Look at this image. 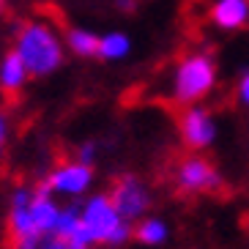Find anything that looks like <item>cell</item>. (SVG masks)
<instances>
[{
	"instance_id": "cell-1",
	"label": "cell",
	"mask_w": 249,
	"mask_h": 249,
	"mask_svg": "<svg viewBox=\"0 0 249 249\" xmlns=\"http://www.w3.org/2000/svg\"><path fill=\"white\" fill-rule=\"evenodd\" d=\"M14 50L25 60V66L33 77H47L63 63V47L58 36L52 33L50 25L44 22H25L17 30Z\"/></svg>"
},
{
	"instance_id": "cell-2",
	"label": "cell",
	"mask_w": 249,
	"mask_h": 249,
	"mask_svg": "<svg viewBox=\"0 0 249 249\" xmlns=\"http://www.w3.org/2000/svg\"><path fill=\"white\" fill-rule=\"evenodd\" d=\"M216 82V66L208 55H186L178 63L176 77H173V99L178 104H192L211 93Z\"/></svg>"
},
{
	"instance_id": "cell-3",
	"label": "cell",
	"mask_w": 249,
	"mask_h": 249,
	"mask_svg": "<svg viewBox=\"0 0 249 249\" xmlns=\"http://www.w3.org/2000/svg\"><path fill=\"white\" fill-rule=\"evenodd\" d=\"M82 222L88 225V230L93 233V241L99 244H110L118 247L124 244L129 235H132V227L124 222V216L118 213L115 203L110 200V195H99V197H90L82 208Z\"/></svg>"
},
{
	"instance_id": "cell-4",
	"label": "cell",
	"mask_w": 249,
	"mask_h": 249,
	"mask_svg": "<svg viewBox=\"0 0 249 249\" xmlns=\"http://www.w3.org/2000/svg\"><path fill=\"white\" fill-rule=\"evenodd\" d=\"M176 186L186 195H211L222 189V178L211 161L200 156H186L176 167Z\"/></svg>"
},
{
	"instance_id": "cell-5",
	"label": "cell",
	"mask_w": 249,
	"mask_h": 249,
	"mask_svg": "<svg viewBox=\"0 0 249 249\" xmlns=\"http://www.w3.org/2000/svg\"><path fill=\"white\" fill-rule=\"evenodd\" d=\"M110 200L115 203L118 213L124 216V222H134L142 216V211L148 208V192L145 186L137 181L134 176H124L112 183Z\"/></svg>"
},
{
	"instance_id": "cell-6",
	"label": "cell",
	"mask_w": 249,
	"mask_h": 249,
	"mask_svg": "<svg viewBox=\"0 0 249 249\" xmlns=\"http://www.w3.org/2000/svg\"><path fill=\"white\" fill-rule=\"evenodd\" d=\"M90 178H93L90 164H85V161H69V164H60L58 170H52L44 186L50 192H60V195H82V192L88 189Z\"/></svg>"
},
{
	"instance_id": "cell-7",
	"label": "cell",
	"mask_w": 249,
	"mask_h": 249,
	"mask_svg": "<svg viewBox=\"0 0 249 249\" xmlns=\"http://www.w3.org/2000/svg\"><path fill=\"white\" fill-rule=\"evenodd\" d=\"M178 126H181V140L186 142V148L211 145L213 134H216L213 121H211V112L203 110V107H189V110L181 115Z\"/></svg>"
},
{
	"instance_id": "cell-8",
	"label": "cell",
	"mask_w": 249,
	"mask_h": 249,
	"mask_svg": "<svg viewBox=\"0 0 249 249\" xmlns=\"http://www.w3.org/2000/svg\"><path fill=\"white\" fill-rule=\"evenodd\" d=\"M28 66H25V60L19 58V52L17 50H8L3 63H0V90L6 96L8 102L17 99V96L22 93V85L28 80Z\"/></svg>"
},
{
	"instance_id": "cell-9",
	"label": "cell",
	"mask_w": 249,
	"mask_h": 249,
	"mask_svg": "<svg viewBox=\"0 0 249 249\" xmlns=\"http://www.w3.org/2000/svg\"><path fill=\"white\" fill-rule=\"evenodd\" d=\"M30 216H33V225H36V230L41 235L55 233L58 219H60V211H58V205L52 203L47 186H38V189L33 192V200H30Z\"/></svg>"
},
{
	"instance_id": "cell-10",
	"label": "cell",
	"mask_w": 249,
	"mask_h": 249,
	"mask_svg": "<svg viewBox=\"0 0 249 249\" xmlns=\"http://www.w3.org/2000/svg\"><path fill=\"white\" fill-rule=\"evenodd\" d=\"M211 19L225 30L244 28L249 19V0H216L211 6Z\"/></svg>"
},
{
	"instance_id": "cell-11",
	"label": "cell",
	"mask_w": 249,
	"mask_h": 249,
	"mask_svg": "<svg viewBox=\"0 0 249 249\" xmlns=\"http://www.w3.org/2000/svg\"><path fill=\"white\" fill-rule=\"evenodd\" d=\"M99 44H102V38L88 33V30H69V47H71V52H77L82 58L99 55Z\"/></svg>"
},
{
	"instance_id": "cell-12",
	"label": "cell",
	"mask_w": 249,
	"mask_h": 249,
	"mask_svg": "<svg viewBox=\"0 0 249 249\" xmlns=\"http://www.w3.org/2000/svg\"><path fill=\"white\" fill-rule=\"evenodd\" d=\"M134 238L142 241V244H161L164 238H167V227L161 225L159 219H145V222H140L137 225Z\"/></svg>"
},
{
	"instance_id": "cell-13",
	"label": "cell",
	"mask_w": 249,
	"mask_h": 249,
	"mask_svg": "<svg viewBox=\"0 0 249 249\" xmlns=\"http://www.w3.org/2000/svg\"><path fill=\"white\" fill-rule=\"evenodd\" d=\"M126 52H129V38L121 36V33H110V36H104L102 44H99V55L107 58V60L124 58Z\"/></svg>"
},
{
	"instance_id": "cell-14",
	"label": "cell",
	"mask_w": 249,
	"mask_h": 249,
	"mask_svg": "<svg viewBox=\"0 0 249 249\" xmlns=\"http://www.w3.org/2000/svg\"><path fill=\"white\" fill-rule=\"evenodd\" d=\"M38 249H85V247H74L71 241H66V238H60V235L50 233V235H44V238H41Z\"/></svg>"
},
{
	"instance_id": "cell-15",
	"label": "cell",
	"mask_w": 249,
	"mask_h": 249,
	"mask_svg": "<svg viewBox=\"0 0 249 249\" xmlns=\"http://www.w3.org/2000/svg\"><path fill=\"white\" fill-rule=\"evenodd\" d=\"M238 99H241V102L249 107V71L244 74L241 82H238Z\"/></svg>"
},
{
	"instance_id": "cell-16",
	"label": "cell",
	"mask_w": 249,
	"mask_h": 249,
	"mask_svg": "<svg viewBox=\"0 0 249 249\" xmlns=\"http://www.w3.org/2000/svg\"><path fill=\"white\" fill-rule=\"evenodd\" d=\"M3 154H6V118L0 115V164H3Z\"/></svg>"
},
{
	"instance_id": "cell-17",
	"label": "cell",
	"mask_w": 249,
	"mask_h": 249,
	"mask_svg": "<svg viewBox=\"0 0 249 249\" xmlns=\"http://www.w3.org/2000/svg\"><path fill=\"white\" fill-rule=\"evenodd\" d=\"M90 159H93V145H82L80 148V159L77 161H85V164H88Z\"/></svg>"
},
{
	"instance_id": "cell-18",
	"label": "cell",
	"mask_w": 249,
	"mask_h": 249,
	"mask_svg": "<svg viewBox=\"0 0 249 249\" xmlns=\"http://www.w3.org/2000/svg\"><path fill=\"white\" fill-rule=\"evenodd\" d=\"M118 6H124V11H132V8H134V0H118Z\"/></svg>"
},
{
	"instance_id": "cell-19",
	"label": "cell",
	"mask_w": 249,
	"mask_h": 249,
	"mask_svg": "<svg viewBox=\"0 0 249 249\" xmlns=\"http://www.w3.org/2000/svg\"><path fill=\"white\" fill-rule=\"evenodd\" d=\"M3 8H6V0H0V14H3Z\"/></svg>"
}]
</instances>
